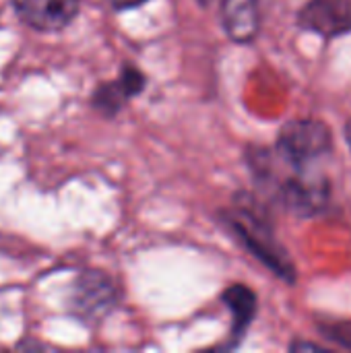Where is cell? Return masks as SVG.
I'll list each match as a JSON object with an SVG mask.
<instances>
[{
	"label": "cell",
	"mask_w": 351,
	"mask_h": 353,
	"mask_svg": "<svg viewBox=\"0 0 351 353\" xmlns=\"http://www.w3.org/2000/svg\"><path fill=\"white\" fill-rule=\"evenodd\" d=\"M228 232L273 275L285 283H296V267L288 250L279 244L271 223L250 194H236L234 205L219 213Z\"/></svg>",
	"instance_id": "cell-1"
},
{
	"label": "cell",
	"mask_w": 351,
	"mask_h": 353,
	"mask_svg": "<svg viewBox=\"0 0 351 353\" xmlns=\"http://www.w3.org/2000/svg\"><path fill=\"white\" fill-rule=\"evenodd\" d=\"M331 151L333 132L323 120H290L275 143V157L294 172H312V165Z\"/></svg>",
	"instance_id": "cell-2"
},
{
	"label": "cell",
	"mask_w": 351,
	"mask_h": 353,
	"mask_svg": "<svg viewBox=\"0 0 351 353\" xmlns=\"http://www.w3.org/2000/svg\"><path fill=\"white\" fill-rule=\"evenodd\" d=\"M120 304V288L112 275L99 269L81 271L68 285L66 308L83 325H99Z\"/></svg>",
	"instance_id": "cell-3"
},
{
	"label": "cell",
	"mask_w": 351,
	"mask_h": 353,
	"mask_svg": "<svg viewBox=\"0 0 351 353\" xmlns=\"http://www.w3.org/2000/svg\"><path fill=\"white\" fill-rule=\"evenodd\" d=\"M145 87H147L145 72L132 62H122L120 74L116 79L103 81L93 89V93L89 97V105L99 116L112 120L124 110V105L132 97L141 95L145 91Z\"/></svg>",
	"instance_id": "cell-4"
},
{
	"label": "cell",
	"mask_w": 351,
	"mask_h": 353,
	"mask_svg": "<svg viewBox=\"0 0 351 353\" xmlns=\"http://www.w3.org/2000/svg\"><path fill=\"white\" fill-rule=\"evenodd\" d=\"M17 17L39 33L66 29L81 10V0H12Z\"/></svg>",
	"instance_id": "cell-5"
},
{
	"label": "cell",
	"mask_w": 351,
	"mask_h": 353,
	"mask_svg": "<svg viewBox=\"0 0 351 353\" xmlns=\"http://www.w3.org/2000/svg\"><path fill=\"white\" fill-rule=\"evenodd\" d=\"M298 27L325 39L351 33V0H308L298 12Z\"/></svg>",
	"instance_id": "cell-6"
},
{
	"label": "cell",
	"mask_w": 351,
	"mask_h": 353,
	"mask_svg": "<svg viewBox=\"0 0 351 353\" xmlns=\"http://www.w3.org/2000/svg\"><path fill=\"white\" fill-rule=\"evenodd\" d=\"M219 19L234 43H252L261 31L259 0H221Z\"/></svg>",
	"instance_id": "cell-7"
},
{
	"label": "cell",
	"mask_w": 351,
	"mask_h": 353,
	"mask_svg": "<svg viewBox=\"0 0 351 353\" xmlns=\"http://www.w3.org/2000/svg\"><path fill=\"white\" fill-rule=\"evenodd\" d=\"M221 302L232 312V331H230V339L223 345V350H234L244 341V337L257 316L259 300H257V294L248 285L234 283L221 294Z\"/></svg>",
	"instance_id": "cell-8"
},
{
	"label": "cell",
	"mask_w": 351,
	"mask_h": 353,
	"mask_svg": "<svg viewBox=\"0 0 351 353\" xmlns=\"http://www.w3.org/2000/svg\"><path fill=\"white\" fill-rule=\"evenodd\" d=\"M319 331L337 345L351 350V323H325L319 327Z\"/></svg>",
	"instance_id": "cell-9"
},
{
	"label": "cell",
	"mask_w": 351,
	"mask_h": 353,
	"mask_svg": "<svg viewBox=\"0 0 351 353\" xmlns=\"http://www.w3.org/2000/svg\"><path fill=\"white\" fill-rule=\"evenodd\" d=\"M101 2H106L110 8H114V10H130V8H139V6H143L145 2H149V0H101Z\"/></svg>",
	"instance_id": "cell-10"
},
{
	"label": "cell",
	"mask_w": 351,
	"mask_h": 353,
	"mask_svg": "<svg viewBox=\"0 0 351 353\" xmlns=\"http://www.w3.org/2000/svg\"><path fill=\"white\" fill-rule=\"evenodd\" d=\"M290 350L292 352H327V347H323V345H314V343H308V341H294L292 345H290Z\"/></svg>",
	"instance_id": "cell-11"
},
{
	"label": "cell",
	"mask_w": 351,
	"mask_h": 353,
	"mask_svg": "<svg viewBox=\"0 0 351 353\" xmlns=\"http://www.w3.org/2000/svg\"><path fill=\"white\" fill-rule=\"evenodd\" d=\"M345 141H348V145H350L351 149V118L348 120V124H345Z\"/></svg>",
	"instance_id": "cell-12"
},
{
	"label": "cell",
	"mask_w": 351,
	"mask_h": 353,
	"mask_svg": "<svg viewBox=\"0 0 351 353\" xmlns=\"http://www.w3.org/2000/svg\"><path fill=\"white\" fill-rule=\"evenodd\" d=\"M197 2H199V4H201L203 8H207V6H209V4H211L213 0H197Z\"/></svg>",
	"instance_id": "cell-13"
}]
</instances>
